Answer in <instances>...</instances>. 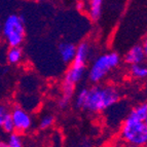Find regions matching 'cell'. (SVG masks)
<instances>
[{"label":"cell","mask_w":147,"mask_h":147,"mask_svg":"<svg viewBox=\"0 0 147 147\" xmlns=\"http://www.w3.org/2000/svg\"><path fill=\"white\" fill-rule=\"evenodd\" d=\"M120 97V91L115 86L96 84L88 88L86 101L81 110L93 114L101 113L115 105Z\"/></svg>","instance_id":"1"},{"label":"cell","mask_w":147,"mask_h":147,"mask_svg":"<svg viewBox=\"0 0 147 147\" xmlns=\"http://www.w3.org/2000/svg\"><path fill=\"white\" fill-rule=\"evenodd\" d=\"M120 137L131 146H145L147 144V119L140 117L132 109L120 127Z\"/></svg>","instance_id":"2"},{"label":"cell","mask_w":147,"mask_h":147,"mask_svg":"<svg viewBox=\"0 0 147 147\" xmlns=\"http://www.w3.org/2000/svg\"><path fill=\"white\" fill-rule=\"evenodd\" d=\"M121 59L120 56L115 52L103 54L97 57L92 63L88 70V80L93 84H101L111 70L119 66Z\"/></svg>","instance_id":"3"},{"label":"cell","mask_w":147,"mask_h":147,"mask_svg":"<svg viewBox=\"0 0 147 147\" xmlns=\"http://www.w3.org/2000/svg\"><path fill=\"white\" fill-rule=\"evenodd\" d=\"M1 32L9 47H21L26 38V28L23 18L17 13L7 16L1 26Z\"/></svg>","instance_id":"4"},{"label":"cell","mask_w":147,"mask_h":147,"mask_svg":"<svg viewBox=\"0 0 147 147\" xmlns=\"http://www.w3.org/2000/svg\"><path fill=\"white\" fill-rule=\"evenodd\" d=\"M10 116L13 123L15 131L20 134L28 132L33 125V119L31 115L20 106H16L12 108L10 110Z\"/></svg>","instance_id":"5"},{"label":"cell","mask_w":147,"mask_h":147,"mask_svg":"<svg viewBox=\"0 0 147 147\" xmlns=\"http://www.w3.org/2000/svg\"><path fill=\"white\" fill-rule=\"evenodd\" d=\"M147 55V47L146 42L143 44H136L133 47H131L127 53L125 54L123 61L129 65L132 64H139V63H144L145 59H146Z\"/></svg>","instance_id":"6"},{"label":"cell","mask_w":147,"mask_h":147,"mask_svg":"<svg viewBox=\"0 0 147 147\" xmlns=\"http://www.w3.org/2000/svg\"><path fill=\"white\" fill-rule=\"evenodd\" d=\"M92 47L91 44L86 41H82L76 45V53L74 57L73 61L71 62L74 65H78V66H84L86 67L90 57H91Z\"/></svg>","instance_id":"7"},{"label":"cell","mask_w":147,"mask_h":147,"mask_svg":"<svg viewBox=\"0 0 147 147\" xmlns=\"http://www.w3.org/2000/svg\"><path fill=\"white\" fill-rule=\"evenodd\" d=\"M86 71V67L84 66H78V65H74L71 63L70 67L66 71L65 75H64L63 81L68 82L71 84H78L84 77V73Z\"/></svg>","instance_id":"8"},{"label":"cell","mask_w":147,"mask_h":147,"mask_svg":"<svg viewBox=\"0 0 147 147\" xmlns=\"http://www.w3.org/2000/svg\"><path fill=\"white\" fill-rule=\"evenodd\" d=\"M61 60L66 64H71L76 53V45L71 42H61L58 45Z\"/></svg>","instance_id":"9"},{"label":"cell","mask_w":147,"mask_h":147,"mask_svg":"<svg viewBox=\"0 0 147 147\" xmlns=\"http://www.w3.org/2000/svg\"><path fill=\"white\" fill-rule=\"evenodd\" d=\"M103 4L104 0H88L86 10H88V17H90V19L92 21L97 22L101 18Z\"/></svg>","instance_id":"10"},{"label":"cell","mask_w":147,"mask_h":147,"mask_svg":"<svg viewBox=\"0 0 147 147\" xmlns=\"http://www.w3.org/2000/svg\"><path fill=\"white\" fill-rule=\"evenodd\" d=\"M24 52L21 47H9L6 54V60L11 65H18L23 61Z\"/></svg>","instance_id":"11"},{"label":"cell","mask_w":147,"mask_h":147,"mask_svg":"<svg viewBox=\"0 0 147 147\" xmlns=\"http://www.w3.org/2000/svg\"><path fill=\"white\" fill-rule=\"evenodd\" d=\"M130 74L135 79H145L147 77V67L144 63L130 65Z\"/></svg>","instance_id":"12"},{"label":"cell","mask_w":147,"mask_h":147,"mask_svg":"<svg viewBox=\"0 0 147 147\" xmlns=\"http://www.w3.org/2000/svg\"><path fill=\"white\" fill-rule=\"evenodd\" d=\"M6 145L7 147H22L24 145V140H23L22 135L16 131L9 133Z\"/></svg>","instance_id":"13"},{"label":"cell","mask_w":147,"mask_h":147,"mask_svg":"<svg viewBox=\"0 0 147 147\" xmlns=\"http://www.w3.org/2000/svg\"><path fill=\"white\" fill-rule=\"evenodd\" d=\"M86 92H88V88L86 86H84L81 88L80 90L77 91L76 93L75 98H74V105L77 109H80L82 108V105H84V101H86Z\"/></svg>","instance_id":"14"},{"label":"cell","mask_w":147,"mask_h":147,"mask_svg":"<svg viewBox=\"0 0 147 147\" xmlns=\"http://www.w3.org/2000/svg\"><path fill=\"white\" fill-rule=\"evenodd\" d=\"M55 121H56V118L53 114H45L40 118L38 125H39L40 130H47L54 125Z\"/></svg>","instance_id":"15"},{"label":"cell","mask_w":147,"mask_h":147,"mask_svg":"<svg viewBox=\"0 0 147 147\" xmlns=\"http://www.w3.org/2000/svg\"><path fill=\"white\" fill-rule=\"evenodd\" d=\"M10 115V109L9 106L6 104L0 103V127L2 125L3 121L6 119L7 116Z\"/></svg>","instance_id":"16"},{"label":"cell","mask_w":147,"mask_h":147,"mask_svg":"<svg viewBox=\"0 0 147 147\" xmlns=\"http://www.w3.org/2000/svg\"><path fill=\"white\" fill-rule=\"evenodd\" d=\"M1 129H2L5 133H7V134H9V133L15 131V127H13V123H12L11 116L9 115L6 117V119L3 121L2 125H1Z\"/></svg>","instance_id":"17"},{"label":"cell","mask_w":147,"mask_h":147,"mask_svg":"<svg viewBox=\"0 0 147 147\" xmlns=\"http://www.w3.org/2000/svg\"><path fill=\"white\" fill-rule=\"evenodd\" d=\"M0 147H7L6 142H4V141H0Z\"/></svg>","instance_id":"18"},{"label":"cell","mask_w":147,"mask_h":147,"mask_svg":"<svg viewBox=\"0 0 147 147\" xmlns=\"http://www.w3.org/2000/svg\"><path fill=\"white\" fill-rule=\"evenodd\" d=\"M34 1H37V2H43V1H47V0H34Z\"/></svg>","instance_id":"19"},{"label":"cell","mask_w":147,"mask_h":147,"mask_svg":"<svg viewBox=\"0 0 147 147\" xmlns=\"http://www.w3.org/2000/svg\"><path fill=\"white\" fill-rule=\"evenodd\" d=\"M1 26H2V24L0 23V32H1Z\"/></svg>","instance_id":"20"}]
</instances>
